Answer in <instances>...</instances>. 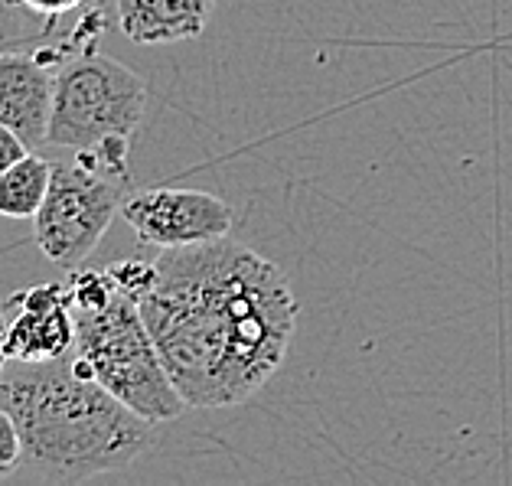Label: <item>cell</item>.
Returning <instances> with one entry per match:
<instances>
[{
	"label": "cell",
	"mask_w": 512,
	"mask_h": 486,
	"mask_svg": "<svg viewBox=\"0 0 512 486\" xmlns=\"http://www.w3.org/2000/svg\"><path fill=\"white\" fill-rule=\"evenodd\" d=\"M0 408L17 421L23 467L53 483H79L131 467L157 444V425L141 418L69 356L0 366Z\"/></svg>",
	"instance_id": "obj_2"
},
{
	"label": "cell",
	"mask_w": 512,
	"mask_h": 486,
	"mask_svg": "<svg viewBox=\"0 0 512 486\" xmlns=\"http://www.w3.org/2000/svg\"><path fill=\"white\" fill-rule=\"evenodd\" d=\"M121 216L147 248H183L226 239L235 226V213L226 199L183 186L128 190L121 199Z\"/></svg>",
	"instance_id": "obj_6"
},
{
	"label": "cell",
	"mask_w": 512,
	"mask_h": 486,
	"mask_svg": "<svg viewBox=\"0 0 512 486\" xmlns=\"http://www.w3.org/2000/svg\"><path fill=\"white\" fill-rule=\"evenodd\" d=\"M147 111V82L98 46L56 66L53 115L46 144L89 157L92 164L131 173V141Z\"/></svg>",
	"instance_id": "obj_3"
},
{
	"label": "cell",
	"mask_w": 512,
	"mask_h": 486,
	"mask_svg": "<svg viewBox=\"0 0 512 486\" xmlns=\"http://www.w3.org/2000/svg\"><path fill=\"white\" fill-rule=\"evenodd\" d=\"M128 190L131 173L105 170L82 154L53 160L49 193L33 216V239L40 252L59 268H79L105 239Z\"/></svg>",
	"instance_id": "obj_5"
},
{
	"label": "cell",
	"mask_w": 512,
	"mask_h": 486,
	"mask_svg": "<svg viewBox=\"0 0 512 486\" xmlns=\"http://www.w3.org/2000/svg\"><path fill=\"white\" fill-rule=\"evenodd\" d=\"M56 69L36 49L0 53V124L23 144L43 147L53 115Z\"/></svg>",
	"instance_id": "obj_8"
},
{
	"label": "cell",
	"mask_w": 512,
	"mask_h": 486,
	"mask_svg": "<svg viewBox=\"0 0 512 486\" xmlns=\"http://www.w3.org/2000/svg\"><path fill=\"white\" fill-rule=\"evenodd\" d=\"M23 467V441L17 421L10 418L7 408H0V477H10Z\"/></svg>",
	"instance_id": "obj_12"
},
{
	"label": "cell",
	"mask_w": 512,
	"mask_h": 486,
	"mask_svg": "<svg viewBox=\"0 0 512 486\" xmlns=\"http://www.w3.org/2000/svg\"><path fill=\"white\" fill-rule=\"evenodd\" d=\"M14 317H7L0 336V366L4 363H46L69 356L76 346V317H72L69 281H46L14 294L7 301ZM4 307V310H7Z\"/></svg>",
	"instance_id": "obj_7"
},
{
	"label": "cell",
	"mask_w": 512,
	"mask_h": 486,
	"mask_svg": "<svg viewBox=\"0 0 512 486\" xmlns=\"http://www.w3.org/2000/svg\"><path fill=\"white\" fill-rule=\"evenodd\" d=\"M216 14V0H115L121 33L137 46L196 40Z\"/></svg>",
	"instance_id": "obj_9"
},
{
	"label": "cell",
	"mask_w": 512,
	"mask_h": 486,
	"mask_svg": "<svg viewBox=\"0 0 512 486\" xmlns=\"http://www.w3.org/2000/svg\"><path fill=\"white\" fill-rule=\"evenodd\" d=\"M59 17H43L27 7V0H0V53L36 49L53 40Z\"/></svg>",
	"instance_id": "obj_11"
},
{
	"label": "cell",
	"mask_w": 512,
	"mask_h": 486,
	"mask_svg": "<svg viewBox=\"0 0 512 486\" xmlns=\"http://www.w3.org/2000/svg\"><path fill=\"white\" fill-rule=\"evenodd\" d=\"M89 4V0H27V7L36 10L43 17H66V14H79V10Z\"/></svg>",
	"instance_id": "obj_14"
},
{
	"label": "cell",
	"mask_w": 512,
	"mask_h": 486,
	"mask_svg": "<svg viewBox=\"0 0 512 486\" xmlns=\"http://www.w3.org/2000/svg\"><path fill=\"white\" fill-rule=\"evenodd\" d=\"M53 180V160L40 154L20 157L14 167L0 173V216L4 219H33Z\"/></svg>",
	"instance_id": "obj_10"
},
{
	"label": "cell",
	"mask_w": 512,
	"mask_h": 486,
	"mask_svg": "<svg viewBox=\"0 0 512 486\" xmlns=\"http://www.w3.org/2000/svg\"><path fill=\"white\" fill-rule=\"evenodd\" d=\"M137 307L190 408L242 405L258 395L297 330L287 274L229 235L157 248L154 281Z\"/></svg>",
	"instance_id": "obj_1"
},
{
	"label": "cell",
	"mask_w": 512,
	"mask_h": 486,
	"mask_svg": "<svg viewBox=\"0 0 512 486\" xmlns=\"http://www.w3.org/2000/svg\"><path fill=\"white\" fill-rule=\"evenodd\" d=\"M30 154V147L20 141V137L10 131V128H4V124H0V173L4 170H10L17 164L20 157H27Z\"/></svg>",
	"instance_id": "obj_13"
},
{
	"label": "cell",
	"mask_w": 512,
	"mask_h": 486,
	"mask_svg": "<svg viewBox=\"0 0 512 486\" xmlns=\"http://www.w3.org/2000/svg\"><path fill=\"white\" fill-rule=\"evenodd\" d=\"M72 317H76L72 363L82 376L95 379L121 405L154 425L190 411L167 376V366L134 297L115 291L105 304L72 307Z\"/></svg>",
	"instance_id": "obj_4"
}]
</instances>
